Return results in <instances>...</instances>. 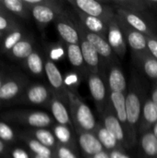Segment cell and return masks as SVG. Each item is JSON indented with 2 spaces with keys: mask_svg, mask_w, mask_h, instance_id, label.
<instances>
[{
  "mask_svg": "<svg viewBox=\"0 0 157 158\" xmlns=\"http://www.w3.org/2000/svg\"><path fill=\"white\" fill-rule=\"evenodd\" d=\"M132 57L144 75L154 81H157V59L151 54L135 55Z\"/></svg>",
  "mask_w": 157,
  "mask_h": 158,
  "instance_id": "cell-26",
  "label": "cell"
},
{
  "mask_svg": "<svg viewBox=\"0 0 157 158\" xmlns=\"http://www.w3.org/2000/svg\"><path fill=\"white\" fill-rule=\"evenodd\" d=\"M152 100L154 101V103L157 106V81H154L153 83V87H152V94L151 96Z\"/></svg>",
  "mask_w": 157,
  "mask_h": 158,
  "instance_id": "cell-44",
  "label": "cell"
},
{
  "mask_svg": "<svg viewBox=\"0 0 157 158\" xmlns=\"http://www.w3.org/2000/svg\"><path fill=\"white\" fill-rule=\"evenodd\" d=\"M101 121L105 127V129L119 142V143L124 147V149H130L129 143H128V138L126 131L122 126V124L119 122L117 116L115 115V112L112 108V106L109 104L105 109V111L100 115Z\"/></svg>",
  "mask_w": 157,
  "mask_h": 158,
  "instance_id": "cell-11",
  "label": "cell"
},
{
  "mask_svg": "<svg viewBox=\"0 0 157 158\" xmlns=\"http://www.w3.org/2000/svg\"><path fill=\"white\" fill-rule=\"evenodd\" d=\"M68 3L72 8H76L87 15L101 19L108 23L117 17L115 7L105 1L68 0Z\"/></svg>",
  "mask_w": 157,
  "mask_h": 158,
  "instance_id": "cell-5",
  "label": "cell"
},
{
  "mask_svg": "<svg viewBox=\"0 0 157 158\" xmlns=\"http://www.w3.org/2000/svg\"><path fill=\"white\" fill-rule=\"evenodd\" d=\"M106 84L109 93L127 94L128 84L124 72L118 62L110 64L106 68Z\"/></svg>",
  "mask_w": 157,
  "mask_h": 158,
  "instance_id": "cell-16",
  "label": "cell"
},
{
  "mask_svg": "<svg viewBox=\"0 0 157 158\" xmlns=\"http://www.w3.org/2000/svg\"><path fill=\"white\" fill-rule=\"evenodd\" d=\"M68 107L74 126V131L93 132L97 122L90 106L81 99L80 95L68 90Z\"/></svg>",
  "mask_w": 157,
  "mask_h": 158,
  "instance_id": "cell-2",
  "label": "cell"
},
{
  "mask_svg": "<svg viewBox=\"0 0 157 158\" xmlns=\"http://www.w3.org/2000/svg\"><path fill=\"white\" fill-rule=\"evenodd\" d=\"M81 80H82V78L76 71L68 72V75L66 77H64V81H65L67 89L71 92H74L76 94H78L77 88L80 85Z\"/></svg>",
  "mask_w": 157,
  "mask_h": 158,
  "instance_id": "cell-37",
  "label": "cell"
},
{
  "mask_svg": "<svg viewBox=\"0 0 157 158\" xmlns=\"http://www.w3.org/2000/svg\"><path fill=\"white\" fill-rule=\"evenodd\" d=\"M44 74L53 93L68 105V89L64 81V76L58 69L55 61L50 59L48 56L44 59Z\"/></svg>",
  "mask_w": 157,
  "mask_h": 158,
  "instance_id": "cell-10",
  "label": "cell"
},
{
  "mask_svg": "<svg viewBox=\"0 0 157 158\" xmlns=\"http://www.w3.org/2000/svg\"><path fill=\"white\" fill-rule=\"evenodd\" d=\"M63 54H64V50L61 47H57V48L56 47V48H52L51 49V52H50L48 57L54 61L56 59H59L62 56Z\"/></svg>",
  "mask_w": 157,
  "mask_h": 158,
  "instance_id": "cell-42",
  "label": "cell"
},
{
  "mask_svg": "<svg viewBox=\"0 0 157 158\" xmlns=\"http://www.w3.org/2000/svg\"><path fill=\"white\" fill-rule=\"evenodd\" d=\"M31 158H55V157H45V156H40L31 155Z\"/></svg>",
  "mask_w": 157,
  "mask_h": 158,
  "instance_id": "cell-49",
  "label": "cell"
},
{
  "mask_svg": "<svg viewBox=\"0 0 157 158\" xmlns=\"http://www.w3.org/2000/svg\"><path fill=\"white\" fill-rule=\"evenodd\" d=\"M7 73L4 70V69H0V87L2 86L4 81L6 80V78L7 77Z\"/></svg>",
  "mask_w": 157,
  "mask_h": 158,
  "instance_id": "cell-46",
  "label": "cell"
},
{
  "mask_svg": "<svg viewBox=\"0 0 157 158\" xmlns=\"http://www.w3.org/2000/svg\"><path fill=\"white\" fill-rule=\"evenodd\" d=\"M24 2L41 30L55 22L58 17L66 15L62 3L56 0H24Z\"/></svg>",
  "mask_w": 157,
  "mask_h": 158,
  "instance_id": "cell-4",
  "label": "cell"
},
{
  "mask_svg": "<svg viewBox=\"0 0 157 158\" xmlns=\"http://www.w3.org/2000/svg\"><path fill=\"white\" fill-rule=\"evenodd\" d=\"M26 32L23 29L20 30H17V31H10L8 33H6L5 35V37L3 38V40L0 43V49L1 52L3 54H8L12 48L19 42L21 41L23 38H25Z\"/></svg>",
  "mask_w": 157,
  "mask_h": 158,
  "instance_id": "cell-34",
  "label": "cell"
},
{
  "mask_svg": "<svg viewBox=\"0 0 157 158\" xmlns=\"http://www.w3.org/2000/svg\"><path fill=\"white\" fill-rule=\"evenodd\" d=\"M65 47L67 57L74 69V71H76L82 79L86 80L90 71L85 64L80 44H65Z\"/></svg>",
  "mask_w": 157,
  "mask_h": 158,
  "instance_id": "cell-21",
  "label": "cell"
},
{
  "mask_svg": "<svg viewBox=\"0 0 157 158\" xmlns=\"http://www.w3.org/2000/svg\"><path fill=\"white\" fill-rule=\"evenodd\" d=\"M106 40L118 58H124L127 52V42L118 23L117 17L108 23Z\"/></svg>",
  "mask_w": 157,
  "mask_h": 158,
  "instance_id": "cell-14",
  "label": "cell"
},
{
  "mask_svg": "<svg viewBox=\"0 0 157 158\" xmlns=\"http://www.w3.org/2000/svg\"><path fill=\"white\" fill-rule=\"evenodd\" d=\"M152 131L154 132V134L155 135V137L157 138V122L156 124L153 127V129H152Z\"/></svg>",
  "mask_w": 157,
  "mask_h": 158,
  "instance_id": "cell-47",
  "label": "cell"
},
{
  "mask_svg": "<svg viewBox=\"0 0 157 158\" xmlns=\"http://www.w3.org/2000/svg\"><path fill=\"white\" fill-rule=\"evenodd\" d=\"M9 158H31V155L25 149L19 147H13L10 148Z\"/></svg>",
  "mask_w": 157,
  "mask_h": 158,
  "instance_id": "cell-39",
  "label": "cell"
},
{
  "mask_svg": "<svg viewBox=\"0 0 157 158\" xmlns=\"http://www.w3.org/2000/svg\"><path fill=\"white\" fill-rule=\"evenodd\" d=\"M0 12H3V13H8V12L5 9V7L3 6V5L1 4V2H0Z\"/></svg>",
  "mask_w": 157,
  "mask_h": 158,
  "instance_id": "cell-48",
  "label": "cell"
},
{
  "mask_svg": "<svg viewBox=\"0 0 157 158\" xmlns=\"http://www.w3.org/2000/svg\"><path fill=\"white\" fill-rule=\"evenodd\" d=\"M19 138L20 141H22L26 146L28 147L30 153L31 155L40 156H45V157H55V151L46 147L45 145L42 144L40 142L35 140L34 138L27 135L23 131L19 133Z\"/></svg>",
  "mask_w": 157,
  "mask_h": 158,
  "instance_id": "cell-28",
  "label": "cell"
},
{
  "mask_svg": "<svg viewBox=\"0 0 157 158\" xmlns=\"http://www.w3.org/2000/svg\"><path fill=\"white\" fill-rule=\"evenodd\" d=\"M56 31L65 44H79L80 33L73 22V20L67 17V15L60 16L55 20Z\"/></svg>",
  "mask_w": 157,
  "mask_h": 158,
  "instance_id": "cell-15",
  "label": "cell"
},
{
  "mask_svg": "<svg viewBox=\"0 0 157 158\" xmlns=\"http://www.w3.org/2000/svg\"><path fill=\"white\" fill-rule=\"evenodd\" d=\"M0 118L5 122L20 124L30 129H48L56 123L52 116L41 110H9L2 113Z\"/></svg>",
  "mask_w": 157,
  "mask_h": 158,
  "instance_id": "cell-3",
  "label": "cell"
},
{
  "mask_svg": "<svg viewBox=\"0 0 157 158\" xmlns=\"http://www.w3.org/2000/svg\"><path fill=\"white\" fill-rule=\"evenodd\" d=\"M73 10H74L78 19L80 20V22L82 24V26L87 31L106 38L107 30H108V22H106L101 19L87 15L76 8H73Z\"/></svg>",
  "mask_w": 157,
  "mask_h": 158,
  "instance_id": "cell-22",
  "label": "cell"
},
{
  "mask_svg": "<svg viewBox=\"0 0 157 158\" xmlns=\"http://www.w3.org/2000/svg\"><path fill=\"white\" fill-rule=\"evenodd\" d=\"M34 49L33 39L30 36H26L12 48L7 56L14 60L23 62L34 51Z\"/></svg>",
  "mask_w": 157,
  "mask_h": 158,
  "instance_id": "cell-27",
  "label": "cell"
},
{
  "mask_svg": "<svg viewBox=\"0 0 157 158\" xmlns=\"http://www.w3.org/2000/svg\"><path fill=\"white\" fill-rule=\"evenodd\" d=\"M147 47L149 53L157 59V35L155 36H146Z\"/></svg>",
  "mask_w": 157,
  "mask_h": 158,
  "instance_id": "cell-40",
  "label": "cell"
},
{
  "mask_svg": "<svg viewBox=\"0 0 157 158\" xmlns=\"http://www.w3.org/2000/svg\"><path fill=\"white\" fill-rule=\"evenodd\" d=\"M108 101H109V104L115 112V115L117 116L119 122L122 124V126L126 131V134H128L129 124H128V116H127L126 94L109 93Z\"/></svg>",
  "mask_w": 157,
  "mask_h": 158,
  "instance_id": "cell-23",
  "label": "cell"
},
{
  "mask_svg": "<svg viewBox=\"0 0 157 158\" xmlns=\"http://www.w3.org/2000/svg\"><path fill=\"white\" fill-rule=\"evenodd\" d=\"M22 63L31 75L42 77L44 74V59L39 50L34 49V51Z\"/></svg>",
  "mask_w": 157,
  "mask_h": 158,
  "instance_id": "cell-30",
  "label": "cell"
},
{
  "mask_svg": "<svg viewBox=\"0 0 157 158\" xmlns=\"http://www.w3.org/2000/svg\"><path fill=\"white\" fill-rule=\"evenodd\" d=\"M86 81L96 109L99 115H101L108 105L109 92L106 78L102 73H90Z\"/></svg>",
  "mask_w": 157,
  "mask_h": 158,
  "instance_id": "cell-8",
  "label": "cell"
},
{
  "mask_svg": "<svg viewBox=\"0 0 157 158\" xmlns=\"http://www.w3.org/2000/svg\"><path fill=\"white\" fill-rule=\"evenodd\" d=\"M5 9L17 17L23 19H30L31 18V9L25 4L24 0H0Z\"/></svg>",
  "mask_w": 157,
  "mask_h": 158,
  "instance_id": "cell-32",
  "label": "cell"
},
{
  "mask_svg": "<svg viewBox=\"0 0 157 158\" xmlns=\"http://www.w3.org/2000/svg\"><path fill=\"white\" fill-rule=\"evenodd\" d=\"M145 98L143 97V86L137 78H132L126 94V106L128 116V143L130 148L133 147L138 143V130L143 110V106Z\"/></svg>",
  "mask_w": 157,
  "mask_h": 158,
  "instance_id": "cell-1",
  "label": "cell"
},
{
  "mask_svg": "<svg viewBox=\"0 0 157 158\" xmlns=\"http://www.w3.org/2000/svg\"><path fill=\"white\" fill-rule=\"evenodd\" d=\"M28 79L21 74L7 75L0 87V106L17 102L29 85Z\"/></svg>",
  "mask_w": 157,
  "mask_h": 158,
  "instance_id": "cell-7",
  "label": "cell"
},
{
  "mask_svg": "<svg viewBox=\"0 0 157 158\" xmlns=\"http://www.w3.org/2000/svg\"><path fill=\"white\" fill-rule=\"evenodd\" d=\"M116 14L118 19L128 24L130 28L142 32L145 36H155L156 33L151 26L144 20L141 14L127 11L124 9H116Z\"/></svg>",
  "mask_w": 157,
  "mask_h": 158,
  "instance_id": "cell-18",
  "label": "cell"
},
{
  "mask_svg": "<svg viewBox=\"0 0 157 158\" xmlns=\"http://www.w3.org/2000/svg\"><path fill=\"white\" fill-rule=\"evenodd\" d=\"M93 158H110V156H109V152L104 150L100 153H98L97 155H95Z\"/></svg>",
  "mask_w": 157,
  "mask_h": 158,
  "instance_id": "cell-45",
  "label": "cell"
},
{
  "mask_svg": "<svg viewBox=\"0 0 157 158\" xmlns=\"http://www.w3.org/2000/svg\"><path fill=\"white\" fill-rule=\"evenodd\" d=\"M156 122L157 106L154 103L151 97H145L139 124L138 137L148 131H152Z\"/></svg>",
  "mask_w": 157,
  "mask_h": 158,
  "instance_id": "cell-19",
  "label": "cell"
},
{
  "mask_svg": "<svg viewBox=\"0 0 157 158\" xmlns=\"http://www.w3.org/2000/svg\"><path fill=\"white\" fill-rule=\"evenodd\" d=\"M23 132L52 150H55L57 145V142L53 134V131L49 129H29Z\"/></svg>",
  "mask_w": 157,
  "mask_h": 158,
  "instance_id": "cell-33",
  "label": "cell"
},
{
  "mask_svg": "<svg viewBox=\"0 0 157 158\" xmlns=\"http://www.w3.org/2000/svg\"><path fill=\"white\" fill-rule=\"evenodd\" d=\"M78 30V29H77ZM80 47L85 61V64L90 71V73H103L105 74L106 70L103 68L102 59L93 47V45L86 39V37L80 32Z\"/></svg>",
  "mask_w": 157,
  "mask_h": 158,
  "instance_id": "cell-13",
  "label": "cell"
},
{
  "mask_svg": "<svg viewBox=\"0 0 157 158\" xmlns=\"http://www.w3.org/2000/svg\"><path fill=\"white\" fill-rule=\"evenodd\" d=\"M75 133L78 146L81 150L84 158H93L95 155L105 150L93 132L78 131H75Z\"/></svg>",
  "mask_w": 157,
  "mask_h": 158,
  "instance_id": "cell-17",
  "label": "cell"
},
{
  "mask_svg": "<svg viewBox=\"0 0 157 158\" xmlns=\"http://www.w3.org/2000/svg\"><path fill=\"white\" fill-rule=\"evenodd\" d=\"M20 29H23L22 26L10 13L0 12V31L8 33Z\"/></svg>",
  "mask_w": 157,
  "mask_h": 158,
  "instance_id": "cell-35",
  "label": "cell"
},
{
  "mask_svg": "<svg viewBox=\"0 0 157 158\" xmlns=\"http://www.w3.org/2000/svg\"><path fill=\"white\" fill-rule=\"evenodd\" d=\"M10 147L2 140H0V158H9Z\"/></svg>",
  "mask_w": 157,
  "mask_h": 158,
  "instance_id": "cell-41",
  "label": "cell"
},
{
  "mask_svg": "<svg viewBox=\"0 0 157 158\" xmlns=\"http://www.w3.org/2000/svg\"><path fill=\"white\" fill-rule=\"evenodd\" d=\"M138 143L145 158H157V138L152 131L138 137Z\"/></svg>",
  "mask_w": 157,
  "mask_h": 158,
  "instance_id": "cell-29",
  "label": "cell"
},
{
  "mask_svg": "<svg viewBox=\"0 0 157 158\" xmlns=\"http://www.w3.org/2000/svg\"><path fill=\"white\" fill-rule=\"evenodd\" d=\"M93 133L96 135L105 151L111 152L114 150H125L124 147L119 143V142L105 129L101 120L97 122Z\"/></svg>",
  "mask_w": 157,
  "mask_h": 158,
  "instance_id": "cell-25",
  "label": "cell"
},
{
  "mask_svg": "<svg viewBox=\"0 0 157 158\" xmlns=\"http://www.w3.org/2000/svg\"><path fill=\"white\" fill-rule=\"evenodd\" d=\"M110 158H130L128 154L125 153V150H114L109 152Z\"/></svg>",
  "mask_w": 157,
  "mask_h": 158,
  "instance_id": "cell-43",
  "label": "cell"
},
{
  "mask_svg": "<svg viewBox=\"0 0 157 158\" xmlns=\"http://www.w3.org/2000/svg\"><path fill=\"white\" fill-rule=\"evenodd\" d=\"M105 2L113 6L115 9H124L141 15L148 10L146 0H111Z\"/></svg>",
  "mask_w": 157,
  "mask_h": 158,
  "instance_id": "cell-31",
  "label": "cell"
},
{
  "mask_svg": "<svg viewBox=\"0 0 157 158\" xmlns=\"http://www.w3.org/2000/svg\"><path fill=\"white\" fill-rule=\"evenodd\" d=\"M55 151V158H79L78 154L71 148L57 143Z\"/></svg>",
  "mask_w": 157,
  "mask_h": 158,
  "instance_id": "cell-38",
  "label": "cell"
},
{
  "mask_svg": "<svg viewBox=\"0 0 157 158\" xmlns=\"http://www.w3.org/2000/svg\"><path fill=\"white\" fill-rule=\"evenodd\" d=\"M72 130L74 129L66 125L58 124V123H55L51 128V131H53V134L57 143L68 146L77 153L79 146H78L76 133L74 134Z\"/></svg>",
  "mask_w": 157,
  "mask_h": 158,
  "instance_id": "cell-24",
  "label": "cell"
},
{
  "mask_svg": "<svg viewBox=\"0 0 157 158\" xmlns=\"http://www.w3.org/2000/svg\"><path fill=\"white\" fill-rule=\"evenodd\" d=\"M118 23L125 36L127 44L130 46L132 52V56L141 55V54H150L147 47L146 36L142 32L130 28L128 24L122 21L117 17Z\"/></svg>",
  "mask_w": 157,
  "mask_h": 158,
  "instance_id": "cell-12",
  "label": "cell"
},
{
  "mask_svg": "<svg viewBox=\"0 0 157 158\" xmlns=\"http://www.w3.org/2000/svg\"><path fill=\"white\" fill-rule=\"evenodd\" d=\"M6 33H4V32H2V31H0V43H1V41L3 40V38L5 37V35H6Z\"/></svg>",
  "mask_w": 157,
  "mask_h": 158,
  "instance_id": "cell-50",
  "label": "cell"
},
{
  "mask_svg": "<svg viewBox=\"0 0 157 158\" xmlns=\"http://www.w3.org/2000/svg\"><path fill=\"white\" fill-rule=\"evenodd\" d=\"M53 94L54 93L52 89L44 84H29L16 103L21 105L43 106L48 108Z\"/></svg>",
  "mask_w": 157,
  "mask_h": 158,
  "instance_id": "cell-9",
  "label": "cell"
},
{
  "mask_svg": "<svg viewBox=\"0 0 157 158\" xmlns=\"http://www.w3.org/2000/svg\"><path fill=\"white\" fill-rule=\"evenodd\" d=\"M0 140L7 145L15 143L17 141V135L13 128L2 120H0Z\"/></svg>",
  "mask_w": 157,
  "mask_h": 158,
  "instance_id": "cell-36",
  "label": "cell"
},
{
  "mask_svg": "<svg viewBox=\"0 0 157 158\" xmlns=\"http://www.w3.org/2000/svg\"><path fill=\"white\" fill-rule=\"evenodd\" d=\"M72 20H73L76 28L78 29V31L80 32H81L86 37V39L93 45V47L95 48V50L99 54V56H100V57L102 59L103 68H104L105 70H106V68L110 64L118 62V58L116 56V54L114 53V51L112 50L111 46L109 45L106 38L87 31L82 26V24L80 22L79 19H76V20L72 19Z\"/></svg>",
  "mask_w": 157,
  "mask_h": 158,
  "instance_id": "cell-6",
  "label": "cell"
},
{
  "mask_svg": "<svg viewBox=\"0 0 157 158\" xmlns=\"http://www.w3.org/2000/svg\"><path fill=\"white\" fill-rule=\"evenodd\" d=\"M48 109L50 110L52 117L56 123H58L61 125H66V126H68V127L74 129L68 105L65 104L55 94H53V97L49 103Z\"/></svg>",
  "mask_w": 157,
  "mask_h": 158,
  "instance_id": "cell-20",
  "label": "cell"
}]
</instances>
